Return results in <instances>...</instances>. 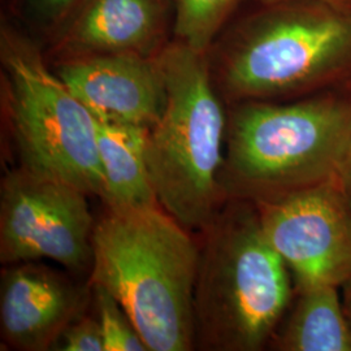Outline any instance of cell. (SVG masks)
I'll list each match as a JSON object with an SVG mask.
<instances>
[{
  "mask_svg": "<svg viewBox=\"0 0 351 351\" xmlns=\"http://www.w3.org/2000/svg\"><path fill=\"white\" fill-rule=\"evenodd\" d=\"M160 206L108 210L93 237L91 284L125 308L149 351L194 348L199 247Z\"/></svg>",
  "mask_w": 351,
  "mask_h": 351,
  "instance_id": "6da1fadb",
  "label": "cell"
},
{
  "mask_svg": "<svg viewBox=\"0 0 351 351\" xmlns=\"http://www.w3.org/2000/svg\"><path fill=\"white\" fill-rule=\"evenodd\" d=\"M167 104L147 138L158 202L188 230L203 232L224 194L226 113L213 88L207 52L172 42L156 52Z\"/></svg>",
  "mask_w": 351,
  "mask_h": 351,
  "instance_id": "7a4b0ae2",
  "label": "cell"
},
{
  "mask_svg": "<svg viewBox=\"0 0 351 351\" xmlns=\"http://www.w3.org/2000/svg\"><path fill=\"white\" fill-rule=\"evenodd\" d=\"M194 294L197 339L213 350H259L290 301L288 265L256 210H220L203 230Z\"/></svg>",
  "mask_w": 351,
  "mask_h": 351,
  "instance_id": "3957f363",
  "label": "cell"
},
{
  "mask_svg": "<svg viewBox=\"0 0 351 351\" xmlns=\"http://www.w3.org/2000/svg\"><path fill=\"white\" fill-rule=\"evenodd\" d=\"M223 172L255 202L337 178L351 155V106L336 98L251 101L229 117Z\"/></svg>",
  "mask_w": 351,
  "mask_h": 351,
  "instance_id": "277c9868",
  "label": "cell"
},
{
  "mask_svg": "<svg viewBox=\"0 0 351 351\" xmlns=\"http://www.w3.org/2000/svg\"><path fill=\"white\" fill-rule=\"evenodd\" d=\"M0 60L3 106L21 165L101 198L97 119L37 46L10 26L1 29Z\"/></svg>",
  "mask_w": 351,
  "mask_h": 351,
  "instance_id": "5b68a950",
  "label": "cell"
},
{
  "mask_svg": "<svg viewBox=\"0 0 351 351\" xmlns=\"http://www.w3.org/2000/svg\"><path fill=\"white\" fill-rule=\"evenodd\" d=\"M351 68V13L285 1L250 19L221 53L219 82L233 99L310 88Z\"/></svg>",
  "mask_w": 351,
  "mask_h": 351,
  "instance_id": "8992f818",
  "label": "cell"
},
{
  "mask_svg": "<svg viewBox=\"0 0 351 351\" xmlns=\"http://www.w3.org/2000/svg\"><path fill=\"white\" fill-rule=\"evenodd\" d=\"M75 185L20 167L0 191V262L50 259L72 271L93 262L94 219Z\"/></svg>",
  "mask_w": 351,
  "mask_h": 351,
  "instance_id": "52a82bcc",
  "label": "cell"
},
{
  "mask_svg": "<svg viewBox=\"0 0 351 351\" xmlns=\"http://www.w3.org/2000/svg\"><path fill=\"white\" fill-rule=\"evenodd\" d=\"M264 233L301 290L351 275V208L339 180L256 202Z\"/></svg>",
  "mask_w": 351,
  "mask_h": 351,
  "instance_id": "ba28073f",
  "label": "cell"
},
{
  "mask_svg": "<svg viewBox=\"0 0 351 351\" xmlns=\"http://www.w3.org/2000/svg\"><path fill=\"white\" fill-rule=\"evenodd\" d=\"M53 71L98 121L151 129L163 114L167 86L156 53L65 56Z\"/></svg>",
  "mask_w": 351,
  "mask_h": 351,
  "instance_id": "9c48e42d",
  "label": "cell"
},
{
  "mask_svg": "<svg viewBox=\"0 0 351 351\" xmlns=\"http://www.w3.org/2000/svg\"><path fill=\"white\" fill-rule=\"evenodd\" d=\"M82 297L80 289L50 267L12 264L1 276V337L16 350H49L77 319Z\"/></svg>",
  "mask_w": 351,
  "mask_h": 351,
  "instance_id": "30bf717a",
  "label": "cell"
},
{
  "mask_svg": "<svg viewBox=\"0 0 351 351\" xmlns=\"http://www.w3.org/2000/svg\"><path fill=\"white\" fill-rule=\"evenodd\" d=\"M163 0H85L66 27L65 56L134 52L155 55L164 32Z\"/></svg>",
  "mask_w": 351,
  "mask_h": 351,
  "instance_id": "8fae6325",
  "label": "cell"
},
{
  "mask_svg": "<svg viewBox=\"0 0 351 351\" xmlns=\"http://www.w3.org/2000/svg\"><path fill=\"white\" fill-rule=\"evenodd\" d=\"M98 121V120H97ZM150 128L98 121V151L108 210L160 206L147 163Z\"/></svg>",
  "mask_w": 351,
  "mask_h": 351,
  "instance_id": "7c38bea8",
  "label": "cell"
},
{
  "mask_svg": "<svg viewBox=\"0 0 351 351\" xmlns=\"http://www.w3.org/2000/svg\"><path fill=\"white\" fill-rule=\"evenodd\" d=\"M278 349L285 351H351V324L339 287L322 285L301 290Z\"/></svg>",
  "mask_w": 351,
  "mask_h": 351,
  "instance_id": "4fadbf2b",
  "label": "cell"
},
{
  "mask_svg": "<svg viewBox=\"0 0 351 351\" xmlns=\"http://www.w3.org/2000/svg\"><path fill=\"white\" fill-rule=\"evenodd\" d=\"M241 0H176L175 36L194 50L207 52L213 38Z\"/></svg>",
  "mask_w": 351,
  "mask_h": 351,
  "instance_id": "5bb4252c",
  "label": "cell"
},
{
  "mask_svg": "<svg viewBox=\"0 0 351 351\" xmlns=\"http://www.w3.org/2000/svg\"><path fill=\"white\" fill-rule=\"evenodd\" d=\"M98 322L106 351H147L138 329L111 291L93 284Z\"/></svg>",
  "mask_w": 351,
  "mask_h": 351,
  "instance_id": "9a60e30c",
  "label": "cell"
},
{
  "mask_svg": "<svg viewBox=\"0 0 351 351\" xmlns=\"http://www.w3.org/2000/svg\"><path fill=\"white\" fill-rule=\"evenodd\" d=\"M64 351H106L98 319L81 317L65 329L62 336Z\"/></svg>",
  "mask_w": 351,
  "mask_h": 351,
  "instance_id": "2e32d148",
  "label": "cell"
},
{
  "mask_svg": "<svg viewBox=\"0 0 351 351\" xmlns=\"http://www.w3.org/2000/svg\"><path fill=\"white\" fill-rule=\"evenodd\" d=\"M85 0H24L26 11L43 25H58L75 14Z\"/></svg>",
  "mask_w": 351,
  "mask_h": 351,
  "instance_id": "e0dca14e",
  "label": "cell"
},
{
  "mask_svg": "<svg viewBox=\"0 0 351 351\" xmlns=\"http://www.w3.org/2000/svg\"><path fill=\"white\" fill-rule=\"evenodd\" d=\"M259 1H262L267 5L276 4V3H285V1H317L342 12L351 13V0H259Z\"/></svg>",
  "mask_w": 351,
  "mask_h": 351,
  "instance_id": "ac0fdd59",
  "label": "cell"
},
{
  "mask_svg": "<svg viewBox=\"0 0 351 351\" xmlns=\"http://www.w3.org/2000/svg\"><path fill=\"white\" fill-rule=\"evenodd\" d=\"M337 180H339V186L342 189V193L351 208V155L350 158L346 160V163L343 164L342 169L339 171Z\"/></svg>",
  "mask_w": 351,
  "mask_h": 351,
  "instance_id": "d6986e66",
  "label": "cell"
},
{
  "mask_svg": "<svg viewBox=\"0 0 351 351\" xmlns=\"http://www.w3.org/2000/svg\"><path fill=\"white\" fill-rule=\"evenodd\" d=\"M341 288H342V304L351 324V275L341 285Z\"/></svg>",
  "mask_w": 351,
  "mask_h": 351,
  "instance_id": "ffe728a7",
  "label": "cell"
},
{
  "mask_svg": "<svg viewBox=\"0 0 351 351\" xmlns=\"http://www.w3.org/2000/svg\"><path fill=\"white\" fill-rule=\"evenodd\" d=\"M164 3H167V1H168V0H163Z\"/></svg>",
  "mask_w": 351,
  "mask_h": 351,
  "instance_id": "44dd1931",
  "label": "cell"
}]
</instances>
